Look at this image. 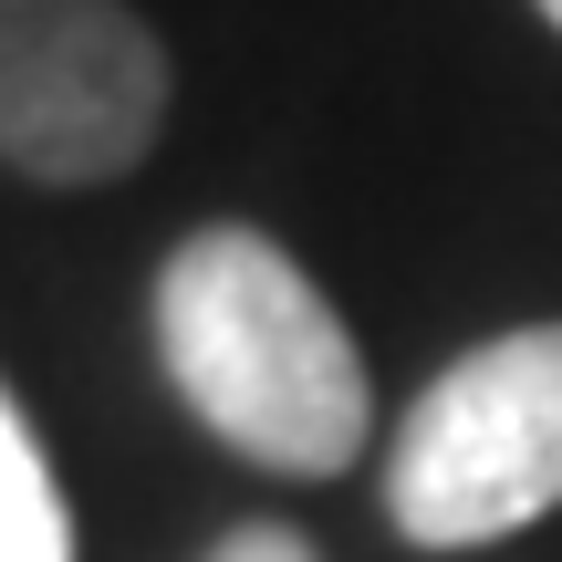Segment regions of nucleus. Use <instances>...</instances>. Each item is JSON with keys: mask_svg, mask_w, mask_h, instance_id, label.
Instances as JSON below:
<instances>
[{"mask_svg": "<svg viewBox=\"0 0 562 562\" xmlns=\"http://www.w3.org/2000/svg\"><path fill=\"white\" fill-rule=\"evenodd\" d=\"M157 364L220 448L281 480L355 469L375 427L355 323L250 220H209L157 261Z\"/></svg>", "mask_w": 562, "mask_h": 562, "instance_id": "f257e3e1", "label": "nucleus"}, {"mask_svg": "<svg viewBox=\"0 0 562 562\" xmlns=\"http://www.w3.org/2000/svg\"><path fill=\"white\" fill-rule=\"evenodd\" d=\"M385 510L406 542L469 552L562 510V323L469 344L385 448Z\"/></svg>", "mask_w": 562, "mask_h": 562, "instance_id": "f03ea898", "label": "nucleus"}, {"mask_svg": "<svg viewBox=\"0 0 562 562\" xmlns=\"http://www.w3.org/2000/svg\"><path fill=\"white\" fill-rule=\"evenodd\" d=\"M167 42L136 0H0V167L115 188L167 136Z\"/></svg>", "mask_w": 562, "mask_h": 562, "instance_id": "7ed1b4c3", "label": "nucleus"}, {"mask_svg": "<svg viewBox=\"0 0 562 562\" xmlns=\"http://www.w3.org/2000/svg\"><path fill=\"white\" fill-rule=\"evenodd\" d=\"M0 562H74V510L11 385H0Z\"/></svg>", "mask_w": 562, "mask_h": 562, "instance_id": "20e7f679", "label": "nucleus"}, {"mask_svg": "<svg viewBox=\"0 0 562 562\" xmlns=\"http://www.w3.org/2000/svg\"><path fill=\"white\" fill-rule=\"evenodd\" d=\"M209 562H323V552L302 542L292 521H240V531H220V542H209Z\"/></svg>", "mask_w": 562, "mask_h": 562, "instance_id": "39448f33", "label": "nucleus"}, {"mask_svg": "<svg viewBox=\"0 0 562 562\" xmlns=\"http://www.w3.org/2000/svg\"><path fill=\"white\" fill-rule=\"evenodd\" d=\"M542 21H552V32H562V0H542Z\"/></svg>", "mask_w": 562, "mask_h": 562, "instance_id": "423d86ee", "label": "nucleus"}]
</instances>
